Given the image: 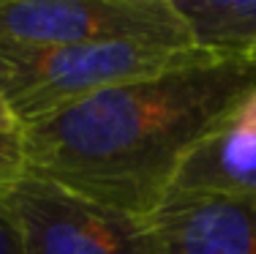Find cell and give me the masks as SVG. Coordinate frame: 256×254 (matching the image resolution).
Segmentation results:
<instances>
[{
	"label": "cell",
	"instance_id": "7",
	"mask_svg": "<svg viewBox=\"0 0 256 254\" xmlns=\"http://www.w3.org/2000/svg\"><path fill=\"white\" fill-rule=\"evenodd\" d=\"M194 44L221 60L256 63V0H172Z\"/></svg>",
	"mask_w": 256,
	"mask_h": 254
},
{
	"label": "cell",
	"instance_id": "4",
	"mask_svg": "<svg viewBox=\"0 0 256 254\" xmlns=\"http://www.w3.org/2000/svg\"><path fill=\"white\" fill-rule=\"evenodd\" d=\"M153 41L191 47L172 0H0V44L79 47Z\"/></svg>",
	"mask_w": 256,
	"mask_h": 254
},
{
	"label": "cell",
	"instance_id": "3",
	"mask_svg": "<svg viewBox=\"0 0 256 254\" xmlns=\"http://www.w3.org/2000/svg\"><path fill=\"white\" fill-rule=\"evenodd\" d=\"M0 213L22 254H153L148 219L33 175H22L0 194Z\"/></svg>",
	"mask_w": 256,
	"mask_h": 254
},
{
	"label": "cell",
	"instance_id": "10",
	"mask_svg": "<svg viewBox=\"0 0 256 254\" xmlns=\"http://www.w3.org/2000/svg\"><path fill=\"white\" fill-rule=\"evenodd\" d=\"M0 254H22L20 251V240H16L14 229L6 221V216L0 213Z\"/></svg>",
	"mask_w": 256,
	"mask_h": 254
},
{
	"label": "cell",
	"instance_id": "5",
	"mask_svg": "<svg viewBox=\"0 0 256 254\" xmlns=\"http://www.w3.org/2000/svg\"><path fill=\"white\" fill-rule=\"evenodd\" d=\"M153 254H256V199L169 194L148 216Z\"/></svg>",
	"mask_w": 256,
	"mask_h": 254
},
{
	"label": "cell",
	"instance_id": "6",
	"mask_svg": "<svg viewBox=\"0 0 256 254\" xmlns=\"http://www.w3.org/2000/svg\"><path fill=\"white\" fill-rule=\"evenodd\" d=\"M234 194L256 199V88L221 129L182 164L172 194Z\"/></svg>",
	"mask_w": 256,
	"mask_h": 254
},
{
	"label": "cell",
	"instance_id": "9",
	"mask_svg": "<svg viewBox=\"0 0 256 254\" xmlns=\"http://www.w3.org/2000/svg\"><path fill=\"white\" fill-rule=\"evenodd\" d=\"M22 131V123L20 118H16L14 112H11V107L3 101V96H0V140H11V137H20Z\"/></svg>",
	"mask_w": 256,
	"mask_h": 254
},
{
	"label": "cell",
	"instance_id": "2",
	"mask_svg": "<svg viewBox=\"0 0 256 254\" xmlns=\"http://www.w3.org/2000/svg\"><path fill=\"white\" fill-rule=\"evenodd\" d=\"M221 60L202 47L106 41L79 47L0 44V96L22 126L44 120L106 88Z\"/></svg>",
	"mask_w": 256,
	"mask_h": 254
},
{
	"label": "cell",
	"instance_id": "1",
	"mask_svg": "<svg viewBox=\"0 0 256 254\" xmlns=\"http://www.w3.org/2000/svg\"><path fill=\"white\" fill-rule=\"evenodd\" d=\"M256 88V63L207 60L106 88L22 126L25 175L109 205L153 216L182 164Z\"/></svg>",
	"mask_w": 256,
	"mask_h": 254
},
{
	"label": "cell",
	"instance_id": "8",
	"mask_svg": "<svg viewBox=\"0 0 256 254\" xmlns=\"http://www.w3.org/2000/svg\"><path fill=\"white\" fill-rule=\"evenodd\" d=\"M22 175H25V167H22V153H20V137L0 140V194L8 191Z\"/></svg>",
	"mask_w": 256,
	"mask_h": 254
}]
</instances>
